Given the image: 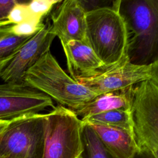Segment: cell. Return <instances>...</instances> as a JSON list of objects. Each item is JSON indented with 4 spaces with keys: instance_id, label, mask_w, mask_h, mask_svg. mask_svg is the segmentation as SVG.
<instances>
[{
    "instance_id": "obj_1",
    "label": "cell",
    "mask_w": 158,
    "mask_h": 158,
    "mask_svg": "<svg viewBox=\"0 0 158 158\" xmlns=\"http://www.w3.org/2000/svg\"><path fill=\"white\" fill-rule=\"evenodd\" d=\"M119 12L127 29L129 61L148 65L158 60V1H120Z\"/></svg>"
},
{
    "instance_id": "obj_2",
    "label": "cell",
    "mask_w": 158,
    "mask_h": 158,
    "mask_svg": "<svg viewBox=\"0 0 158 158\" xmlns=\"http://www.w3.org/2000/svg\"><path fill=\"white\" fill-rule=\"evenodd\" d=\"M120 2L86 12V43L105 69L117 64L127 55L128 32L119 12Z\"/></svg>"
},
{
    "instance_id": "obj_3",
    "label": "cell",
    "mask_w": 158,
    "mask_h": 158,
    "mask_svg": "<svg viewBox=\"0 0 158 158\" xmlns=\"http://www.w3.org/2000/svg\"><path fill=\"white\" fill-rule=\"evenodd\" d=\"M23 82L73 111L98 96L71 78L50 50L45 52L25 72Z\"/></svg>"
},
{
    "instance_id": "obj_4",
    "label": "cell",
    "mask_w": 158,
    "mask_h": 158,
    "mask_svg": "<svg viewBox=\"0 0 158 158\" xmlns=\"http://www.w3.org/2000/svg\"><path fill=\"white\" fill-rule=\"evenodd\" d=\"M129 110L138 148L158 157V76L131 87Z\"/></svg>"
},
{
    "instance_id": "obj_5",
    "label": "cell",
    "mask_w": 158,
    "mask_h": 158,
    "mask_svg": "<svg viewBox=\"0 0 158 158\" xmlns=\"http://www.w3.org/2000/svg\"><path fill=\"white\" fill-rule=\"evenodd\" d=\"M83 122L75 112L62 106L46 114L43 158H78L81 152Z\"/></svg>"
},
{
    "instance_id": "obj_6",
    "label": "cell",
    "mask_w": 158,
    "mask_h": 158,
    "mask_svg": "<svg viewBox=\"0 0 158 158\" xmlns=\"http://www.w3.org/2000/svg\"><path fill=\"white\" fill-rule=\"evenodd\" d=\"M46 114L23 115L9 121L0 134V156L43 158Z\"/></svg>"
},
{
    "instance_id": "obj_7",
    "label": "cell",
    "mask_w": 158,
    "mask_h": 158,
    "mask_svg": "<svg viewBox=\"0 0 158 158\" xmlns=\"http://www.w3.org/2000/svg\"><path fill=\"white\" fill-rule=\"evenodd\" d=\"M158 76V60L148 65L130 62L126 55L117 64L95 75L76 81L96 94L127 89L142 81Z\"/></svg>"
},
{
    "instance_id": "obj_8",
    "label": "cell",
    "mask_w": 158,
    "mask_h": 158,
    "mask_svg": "<svg viewBox=\"0 0 158 158\" xmlns=\"http://www.w3.org/2000/svg\"><path fill=\"white\" fill-rule=\"evenodd\" d=\"M55 106L51 98L24 82L0 83V120L38 114Z\"/></svg>"
},
{
    "instance_id": "obj_9",
    "label": "cell",
    "mask_w": 158,
    "mask_h": 158,
    "mask_svg": "<svg viewBox=\"0 0 158 158\" xmlns=\"http://www.w3.org/2000/svg\"><path fill=\"white\" fill-rule=\"evenodd\" d=\"M55 37L49 31V24L45 25L21 46L0 78L4 83L23 82L25 72L45 52L50 50Z\"/></svg>"
},
{
    "instance_id": "obj_10",
    "label": "cell",
    "mask_w": 158,
    "mask_h": 158,
    "mask_svg": "<svg viewBox=\"0 0 158 158\" xmlns=\"http://www.w3.org/2000/svg\"><path fill=\"white\" fill-rule=\"evenodd\" d=\"M51 15L49 31L59 38L60 43L80 41L86 43V12L81 1L65 0Z\"/></svg>"
},
{
    "instance_id": "obj_11",
    "label": "cell",
    "mask_w": 158,
    "mask_h": 158,
    "mask_svg": "<svg viewBox=\"0 0 158 158\" xmlns=\"http://www.w3.org/2000/svg\"><path fill=\"white\" fill-rule=\"evenodd\" d=\"M70 76L75 81L93 77L104 70V65L85 41L61 43Z\"/></svg>"
},
{
    "instance_id": "obj_12",
    "label": "cell",
    "mask_w": 158,
    "mask_h": 158,
    "mask_svg": "<svg viewBox=\"0 0 158 158\" xmlns=\"http://www.w3.org/2000/svg\"><path fill=\"white\" fill-rule=\"evenodd\" d=\"M88 125L116 158H131L138 149L132 133L128 130L101 125Z\"/></svg>"
},
{
    "instance_id": "obj_13",
    "label": "cell",
    "mask_w": 158,
    "mask_h": 158,
    "mask_svg": "<svg viewBox=\"0 0 158 158\" xmlns=\"http://www.w3.org/2000/svg\"><path fill=\"white\" fill-rule=\"evenodd\" d=\"M131 87L122 91H113L96 96L77 110H73L81 120H84L93 115L115 109L130 108Z\"/></svg>"
},
{
    "instance_id": "obj_14",
    "label": "cell",
    "mask_w": 158,
    "mask_h": 158,
    "mask_svg": "<svg viewBox=\"0 0 158 158\" xmlns=\"http://www.w3.org/2000/svg\"><path fill=\"white\" fill-rule=\"evenodd\" d=\"M31 36L14 34L12 25H0V77L19 49Z\"/></svg>"
},
{
    "instance_id": "obj_15",
    "label": "cell",
    "mask_w": 158,
    "mask_h": 158,
    "mask_svg": "<svg viewBox=\"0 0 158 158\" xmlns=\"http://www.w3.org/2000/svg\"><path fill=\"white\" fill-rule=\"evenodd\" d=\"M81 146V158H116L104 146L91 126L83 123Z\"/></svg>"
},
{
    "instance_id": "obj_16",
    "label": "cell",
    "mask_w": 158,
    "mask_h": 158,
    "mask_svg": "<svg viewBox=\"0 0 158 158\" xmlns=\"http://www.w3.org/2000/svg\"><path fill=\"white\" fill-rule=\"evenodd\" d=\"M81 121L83 123L116 127L128 130L132 133L131 121L129 109L109 110L93 115Z\"/></svg>"
},
{
    "instance_id": "obj_17",
    "label": "cell",
    "mask_w": 158,
    "mask_h": 158,
    "mask_svg": "<svg viewBox=\"0 0 158 158\" xmlns=\"http://www.w3.org/2000/svg\"><path fill=\"white\" fill-rule=\"evenodd\" d=\"M44 25L45 24L42 23V20L31 18L22 23L12 25V31L18 36H33L42 29Z\"/></svg>"
},
{
    "instance_id": "obj_18",
    "label": "cell",
    "mask_w": 158,
    "mask_h": 158,
    "mask_svg": "<svg viewBox=\"0 0 158 158\" xmlns=\"http://www.w3.org/2000/svg\"><path fill=\"white\" fill-rule=\"evenodd\" d=\"M60 1L57 0H33L28 2V7L32 17L42 20L43 17Z\"/></svg>"
},
{
    "instance_id": "obj_19",
    "label": "cell",
    "mask_w": 158,
    "mask_h": 158,
    "mask_svg": "<svg viewBox=\"0 0 158 158\" xmlns=\"http://www.w3.org/2000/svg\"><path fill=\"white\" fill-rule=\"evenodd\" d=\"M31 18L33 17L30 13L28 3L18 2L11 10L7 21L1 25L18 24Z\"/></svg>"
},
{
    "instance_id": "obj_20",
    "label": "cell",
    "mask_w": 158,
    "mask_h": 158,
    "mask_svg": "<svg viewBox=\"0 0 158 158\" xmlns=\"http://www.w3.org/2000/svg\"><path fill=\"white\" fill-rule=\"evenodd\" d=\"M18 2L15 0L0 1V25L7 21L11 10Z\"/></svg>"
},
{
    "instance_id": "obj_21",
    "label": "cell",
    "mask_w": 158,
    "mask_h": 158,
    "mask_svg": "<svg viewBox=\"0 0 158 158\" xmlns=\"http://www.w3.org/2000/svg\"><path fill=\"white\" fill-rule=\"evenodd\" d=\"M131 158H158L149 150L145 149H138Z\"/></svg>"
},
{
    "instance_id": "obj_22",
    "label": "cell",
    "mask_w": 158,
    "mask_h": 158,
    "mask_svg": "<svg viewBox=\"0 0 158 158\" xmlns=\"http://www.w3.org/2000/svg\"><path fill=\"white\" fill-rule=\"evenodd\" d=\"M9 121H1L0 120V134L4 130L6 127L7 126Z\"/></svg>"
},
{
    "instance_id": "obj_23",
    "label": "cell",
    "mask_w": 158,
    "mask_h": 158,
    "mask_svg": "<svg viewBox=\"0 0 158 158\" xmlns=\"http://www.w3.org/2000/svg\"><path fill=\"white\" fill-rule=\"evenodd\" d=\"M0 158H15L11 156H0Z\"/></svg>"
},
{
    "instance_id": "obj_24",
    "label": "cell",
    "mask_w": 158,
    "mask_h": 158,
    "mask_svg": "<svg viewBox=\"0 0 158 158\" xmlns=\"http://www.w3.org/2000/svg\"><path fill=\"white\" fill-rule=\"evenodd\" d=\"M78 158H81V156H79V157H78Z\"/></svg>"
}]
</instances>
